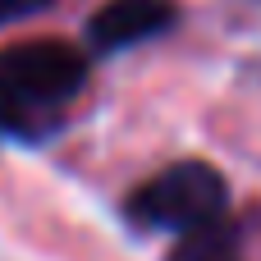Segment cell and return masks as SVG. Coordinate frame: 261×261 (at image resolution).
<instances>
[{"label":"cell","mask_w":261,"mask_h":261,"mask_svg":"<svg viewBox=\"0 0 261 261\" xmlns=\"http://www.w3.org/2000/svg\"><path fill=\"white\" fill-rule=\"evenodd\" d=\"M87 46L60 37H32L0 50V142L37 147L60 133L78 96L87 92Z\"/></svg>","instance_id":"6da1fadb"},{"label":"cell","mask_w":261,"mask_h":261,"mask_svg":"<svg viewBox=\"0 0 261 261\" xmlns=\"http://www.w3.org/2000/svg\"><path fill=\"white\" fill-rule=\"evenodd\" d=\"M124 220L138 234H174V239L206 229L216 220H229V179L202 156L174 161L124 197Z\"/></svg>","instance_id":"7a4b0ae2"},{"label":"cell","mask_w":261,"mask_h":261,"mask_svg":"<svg viewBox=\"0 0 261 261\" xmlns=\"http://www.w3.org/2000/svg\"><path fill=\"white\" fill-rule=\"evenodd\" d=\"M179 18H184L179 0H101L83 28V46L92 60H110L170 37Z\"/></svg>","instance_id":"3957f363"},{"label":"cell","mask_w":261,"mask_h":261,"mask_svg":"<svg viewBox=\"0 0 261 261\" xmlns=\"http://www.w3.org/2000/svg\"><path fill=\"white\" fill-rule=\"evenodd\" d=\"M165 261H243L234 220H216V225H206V229L179 234L174 248L165 252Z\"/></svg>","instance_id":"277c9868"},{"label":"cell","mask_w":261,"mask_h":261,"mask_svg":"<svg viewBox=\"0 0 261 261\" xmlns=\"http://www.w3.org/2000/svg\"><path fill=\"white\" fill-rule=\"evenodd\" d=\"M55 0H0V28H9V23H23V18H37V14H46Z\"/></svg>","instance_id":"5b68a950"}]
</instances>
